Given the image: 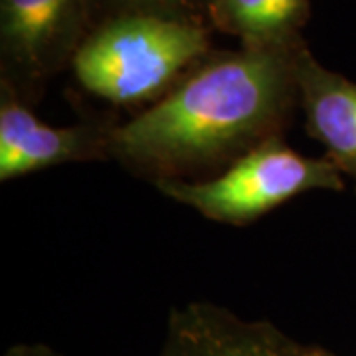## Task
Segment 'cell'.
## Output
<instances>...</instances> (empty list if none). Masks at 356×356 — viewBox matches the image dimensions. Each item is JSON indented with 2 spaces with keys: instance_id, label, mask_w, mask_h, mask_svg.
I'll list each match as a JSON object with an SVG mask.
<instances>
[{
  "instance_id": "3957f363",
  "label": "cell",
  "mask_w": 356,
  "mask_h": 356,
  "mask_svg": "<svg viewBox=\"0 0 356 356\" xmlns=\"http://www.w3.org/2000/svg\"><path fill=\"white\" fill-rule=\"evenodd\" d=\"M153 186L206 220L250 226L301 194L343 192L346 182L327 156L301 154L287 145L283 135H277L257 145L216 177L161 180Z\"/></svg>"
},
{
  "instance_id": "7a4b0ae2",
  "label": "cell",
  "mask_w": 356,
  "mask_h": 356,
  "mask_svg": "<svg viewBox=\"0 0 356 356\" xmlns=\"http://www.w3.org/2000/svg\"><path fill=\"white\" fill-rule=\"evenodd\" d=\"M210 32L208 26L149 16L105 20L89 30L70 70L86 93L140 113L214 51Z\"/></svg>"
},
{
  "instance_id": "30bf717a",
  "label": "cell",
  "mask_w": 356,
  "mask_h": 356,
  "mask_svg": "<svg viewBox=\"0 0 356 356\" xmlns=\"http://www.w3.org/2000/svg\"><path fill=\"white\" fill-rule=\"evenodd\" d=\"M2 356H64L51 346L42 343H20L10 346Z\"/></svg>"
},
{
  "instance_id": "277c9868",
  "label": "cell",
  "mask_w": 356,
  "mask_h": 356,
  "mask_svg": "<svg viewBox=\"0 0 356 356\" xmlns=\"http://www.w3.org/2000/svg\"><path fill=\"white\" fill-rule=\"evenodd\" d=\"M89 30L88 0H0V83L36 105Z\"/></svg>"
},
{
  "instance_id": "9c48e42d",
  "label": "cell",
  "mask_w": 356,
  "mask_h": 356,
  "mask_svg": "<svg viewBox=\"0 0 356 356\" xmlns=\"http://www.w3.org/2000/svg\"><path fill=\"white\" fill-rule=\"evenodd\" d=\"M210 6L212 0H88L91 28L123 16H149L212 28Z\"/></svg>"
},
{
  "instance_id": "8992f818",
  "label": "cell",
  "mask_w": 356,
  "mask_h": 356,
  "mask_svg": "<svg viewBox=\"0 0 356 356\" xmlns=\"http://www.w3.org/2000/svg\"><path fill=\"white\" fill-rule=\"evenodd\" d=\"M159 356H334L295 341L271 321H250L226 307L192 301L175 307Z\"/></svg>"
},
{
  "instance_id": "ba28073f",
  "label": "cell",
  "mask_w": 356,
  "mask_h": 356,
  "mask_svg": "<svg viewBox=\"0 0 356 356\" xmlns=\"http://www.w3.org/2000/svg\"><path fill=\"white\" fill-rule=\"evenodd\" d=\"M311 0H212L210 26L254 50H295L305 44L301 30Z\"/></svg>"
},
{
  "instance_id": "6da1fadb",
  "label": "cell",
  "mask_w": 356,
  "mask_h": 356,
  "mask_svg": "<svg viewBox=\"0 0 356 356\" xmlns=\"http://www.w3.org/2000/svg\"><path fill=\"white\" fill-rule=\"evenodd\" d=\"M299 48L212 51L166 97L117 123L113 161L151 184L220 175L291 123Z\"/></svg>"
},
{
  "instance_id": "52a82bcc",
  "label": "cell",
  "mask_w": 356,
  "mask_h": 356,
  "mask_svg": "<svg viewBox=\"0 0 356 356\" xmlns=\"http://www.w3.org/2000/svg\"><path fill=\"white\" fill-rule=\"evenodd\" d=\"M295 79L305 131L356 192V81L337 74L301 46L295 54Z\"/></svg>"
},
{
  "instance_id": "5b68a950",
  "label": "cell",
  "mask_w": 356,
  "mask_h": 356,
  "mask_svg": "<svg viewBox=\"0 0 356 356\" xmlns=\"http://www.w3.org/2000/svg\"><path fill=\"white\" fill-rule=\"evenodd\" d=\"M115 127L117 123L105 119L50 125L0 83V182L54 166L113 161Z\"/></svg>"
}]
</instances>
